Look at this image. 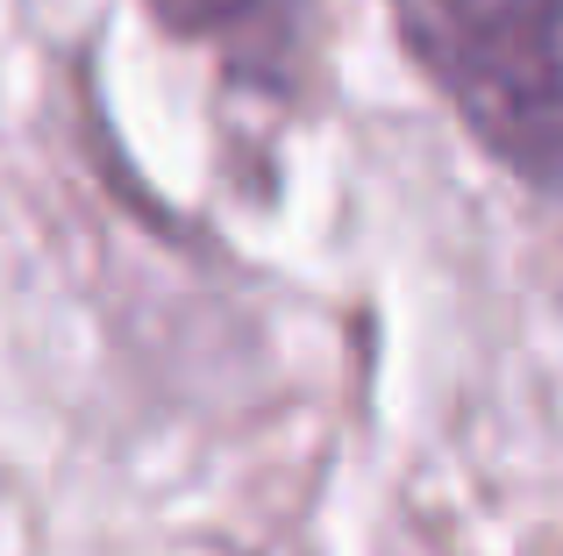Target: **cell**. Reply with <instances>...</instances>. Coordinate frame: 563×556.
Returning a JSON list of instances; mask_svg holds the SVG:
<instances>
[{
	"mask_svg": "<svg viewBox=\"0 0 563 556\" xmlns=\"http://www.w3.org/2000/svg\"><path fill=\"white\" fill-rule=\"evenodd\" d=\"M399 57L450 108L485 165L528 200H556L563 157V71L556 0H385Z\"/></svg>",
	"mask_w": 563,
	"mask_h": 556,
	"instance_id": "1",
	"label": "cell"
},
{
	"mask_svg": "<svg viewBox=\"0 0 563 556\" xmlns=\"http://www.w3.org/2000/svg\"><path fill=\"white\" fill-rule=\"evenodd\" d=\"M157 36L200 51L221 93L292 114L314 93L321 65V0H143Z\"/></svg>",
	"mask_w": 563,
	"mask_h": 556,
	"instance_id": "2",
	"label": "cell"
}]
</instances>
